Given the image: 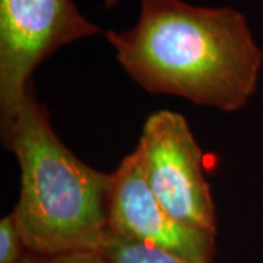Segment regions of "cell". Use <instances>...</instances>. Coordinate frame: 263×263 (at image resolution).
<instances>
[{
  "mask_svg": "<svg viewBox=\"0 0 263 263\" xmlns=\"http://www.w3.org/2000/svg\"><path fill=\"white\" fill-rule=\"evenodd\" d=\"M105 37L123 70L151 94L231 113L257 89L263 51L245 15L233 8L141 0L136 24Z\"/></svg>",
  "mask_w": 263,
  "mask_h": 263,
  "instance_id": "1",
  "label": "cell"
},
{
  "mask_svg": "<svg viewBox=\"0 0 263 263\" xmlns=\"http://www.w3.org/2000/svg\"><path fill=\"white\" fill-rule=\"evenodd\" d=\"M3 145L18 160L12 214L29 252L98 250L108 230L111 173L89 167L60 141L32 88Z\"/></svg>",
  "mask_w": 263,
  "mask_h": 263,
  "instance_id": "2",
  "label": "cell"
},
{
  "mask_svg": "<svg viewBox=\"0 0 263 263\" xmlns=\"http://www.w3.org/2000/svg\"><path fill=\"white\" fill-rule=\"evenodd\" d=\"M105 34L73 0H0V130L6 141L38 66L59 48Z\"/></svg>",
  "mask_w": 263,
  "mask_h": 263,
  "instance_id": "3",
  "label": "cell"
},
{
  "mask_svg": "<svg viewBox=\"0 0 263 263\" xmlns=\"http://www.w3.org/2000/svg\"><path fill=\"white\" fill-rule=\"evenodd\" d=\"M154 195L186 226L216 235V211L203 170V154L184 116L149 114L136 145Z\"/></svg>",
  "mask_w": 263,
  "mask_h": 263,
  "instance_id": "4",
  "label": "cell"
},
{
  "mask_svg": "<svg viewBox=\"0 0 263 263\" xmlns=\"http://www.w3.org/2000/svg\"><path fill=\"white\" fill-rule=\"evenodd\" d=\"M108 230L193 263H211L215 256L216 235L180 222L154 195L136 148L111 173Z\"/></svg>",
  "mask_w": 263,
  "mask_h": 263,
  "instance_id": "5",
  "label": "cell"
},
{
  "mask_svg": "<svg viewBox=\"0 0 263 263\" xmlns=\"http://www.w3.org/2000/svg\"><path fill=\"white\" fill-rule=\"evenodd\" d=\"M98 252L108 263H193L160 247L143 245L107 230Z\"/></svg>",
  "mask_w": 263,
  "mask_h": 263,
  "instance_id": "6",
  "label": "cell"
},
{
  "mask_svg": "<svg viewBox=\"0 0 263 263\" xmlns=\"http://www.w3.org/2000/svg\"><path fill=\"white\" fill-rule=\"evenodd\" d=\"M28 252L13 214L3 216L0 219V263H21Z\"/></svg>",
  "mask_w": 263,
  "mask_h": 263,
  "instance_id": "7",
  "label": "cell"
},
{
  "mask_svg": "<svg viewBox=\"0 0 263 263\" xmlns=\"http://www.w3.org/2000/svg\"><path fill=\"white\" fill-rule=\"evenodd\" d=\"M21 263H108L98 250H78L57 254L28 252Z\"/></svg>",
  "mask_w": 263,
  "mask_h": 263,
  "instance_id": "8",
  "label": "cell"
},
{
  "mask_svg": "<svg viewBox=\"0 0 263 263\" xmlns=\"http://www.w3.org/2000/svg\"><path fill=\"white\" fill-rule=\"evenodd\" d=\"M105 2V6L108 8V9H111V8H114L117 3H119V0H104Z\"/></svg>",
  "mask_w": 263,
  "mask_h": 263,
  "instance_id": "9",
  "label": "cell"
}]
</instances>
